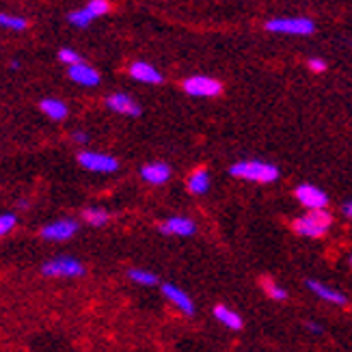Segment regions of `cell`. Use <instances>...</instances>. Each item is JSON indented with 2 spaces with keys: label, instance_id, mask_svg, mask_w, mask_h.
I'll return each instance as SVG.
<instances>
[{
  "label": "cell",
  "instance_id": "6da1fadb",
  "mask_svg": "<svg viewBox=\"0 0 352 352\" xmlns=\"http://www.w3.org/2000/svg\"><path fill=\"white\" fill-rule=\"evenodd\" d=\"M229 175L246 182L270 184L279 180V169L270 163H261V160H240L229 167Z\"/></svg>",
  "mask_w": 352,
  "mask_h": 352
},
{
  "label": "cell",
  "instance_id": "7a4b0ae2",
  "mask_svg": "<svg viewBox=\"0 0 352 352\" xmlns=\"http://www.w3.org/2000/svg\"><path fill=\"white\" fill-rule=\"evenodd\" d=\"M331 223H333V216L327 212V208H320V210H309V214L296 218V221L292 223V227H294L298 236L322 238L329 231Z\"/></svg>",
  "mask_w": 352,
  "mask_h": 352
},
{
  "label": "cell",
  "instance_id": "3957f363",
  "mask_svg": "<svg viewBox=\"0 0 352 352\" xmlns=\"http://www.w3.org/2000/svg\"><path fill=\"white\" fill-rule=\"evenodd\" d=\"M266 31L277 35H296L307 37L316 33V24L309 18H274L266 22Z\"/></svg>",
  "mask_w": 352,
  "mask_h": 352
},
{
  "label": "cell",
  "instance_id": "277c9868",
  "mask_svg": "<svg viewBox=\"0 0 352 352\" xmlns=\"http://www.w3.org/2000/svg\"><path fill=\"white\" fill-rule=\"evenodd\" d=\"M182 89L193 97H216L221 95L223 84L210 76H190L182 82Z\"/></svg>",
  "mask_w": 352,
  "mask_h": 352
},
{
  "label": "cell",
  "instance_id": "5b68a950",
  "mask_svg": "<svg viewBox=\"0 0 352 352\" xmlns=\"http://www.w3.org/2000/svg\"><path fill=\"white\" fill-rule=\"evenodd\" d=\"M41 272L46 277H82L84 266L74 257H56L43 263Z\"/></svg>",
  "mask_w": 352,
  "mask_h": 352
},
{
  "label": "cell",
  "instance_id": "8992f818",
  "mask_svg": "<svg viewBox=\"0 0 352 352\" xmlns=\"http://www.w3.org/2000/svg\"><path fill=\"white\" fill-rule=\"evenodd\" d=\"M78 163H80V167H84L86 171H93V173H115L119 169L117 158H113L108 154H99V152H80Z\"/></svg>",
  "mask_w": 352,
  "mask_h": 352
},
{
  "label": "cell",
  "instance_id": "52a82bcc",
  "mask_svg": "<svg viewBox=\"0 0 352 352\" xmlns=\"http://www.w3.org/2000/svg\"><path fill=\"white\" fill-rule=\"evenodd\" d=\"M294 195L298 199L301 205H305L307 210H320V208H327L329 205V197L325 190H320L314 184H301L296 186Z\"/></svg>",
  "mask_w": 352,
  "mask_h": 352
},
{
  "label": "cell",
  "instance_id": "ba28073f",
  "mask_svg": "<svg viewBox=\"0 0 352 352\" xmlns=\"http://www.w3.org/2000/svg\"><path fill=\"white\" fill-rule=\"evenodd\" d=\"M78 231V223L69 221V218H61V221H54L41 229V238L43 240H52V242H63L69 240L74 233Z\"/></svg>",
  "mask_w": 352,
  "mask_h": 352
},
{
  "label": "cell",
  "instance_id": "9c48e42d",
  "mask_svg": "<svg viewBox=\"0 0 352 352\" xmlns=\"http://www.w3.org/2000/svg\"><path fill=\"white\" fill-rule=\"evenodd\" d=\"M195 229H197L195 221L188 216H171L163 225H160V231H163L165 236H180V238L193 236Z\"/></svg>",
  "mask_w": 352,
  "mask_h": 352
},
{
  "label": "cell",
  "instance_id": "30bf717a",
  "mask_svg": "<svg viewBox=\"0 0 352 352\" xmlns=\"http://www.w3.org/2000/svg\"><path fill=\"white\" fill-rule=\"evenodd\" d=\"M163 294L169 303H173L182 314L186 316H193L195 314V303L190 301V296L186 294L184 290H180L178 285H173V283H163Z\"/></svg>",
  "mask_w": 352,
  "mask_h": 352
},
{
  "label": "cell",
  "instance_id": "8fae6325",
  "mask_svg": "<svg viewBox=\"0 0 352 352\" xmlns=\"http://www.w3.org/2000/svg\"><path fill=\"white\" fill-rule=\"evenodd\" d=\"M307 288H309V290L314 292V294H316L320 301H325V303H331V305H337V307H346V305H348L346 294H342L340 290H333V288H329V285H325V283L316 281V279H309V281H307Z\"/></svg>",
  "mask_w": 352,
  "mask_h": 352
},
{
  "label": "cell",
  "instance_id": "7c38bea8",
  "mask_svg": "<svg viewBox=\"0 0 352 352\" xmlns=\"http://www.w3.org/2000/svg\"><path fill=\"white\" fill-rule=\"evenodd\" d=\"M130 76L139 80V82H145V84H160L165 78L163 74L150 63H145V61H134L130 65Z\"/></svg>",
  "mask_w": 352,
  "mask_h": 352
},
{
  "label": "cell",
  "instance_id": "4fadbf2b",
  "mask_svg": "<svg viewBox=\"0 0 352 352\" xmlns=\"http://www.w3.org/2000/svg\"><path fill=\"white\" fill-rule=\"evenodd\" d=\"M106 106L119 115H130V117H139L141 115V106L134 99L126 93H113L106 97Z\"/></svg>",
  "mask_w": 352,
  "mask_h": 352
},
{
  "label": "cell",
  "instance_id": "5bb4252c",
  "mask_svg": "<svg viewBox=\"0 0 352 352\" xmlns=\"http://www.w3.org/2000/svg\"><path fill=\"white\" fill-rule=\"evenodd\" d=\"M69 78L82 84V86H95L99 84V74H97V69H93L91 65H86V63H76V65H69Z\"/></svg>",
  "mask_w": 352,
  "mask_h": 352
},
{
  "label": "cell",
  "instance_id": "9a60e30c",
  "mask_svg": "<svg viewBox=\"0 0 352 352\" xmlns=\"http://www.w3.org/2000/svg\"><path fill=\"white\" fill-rule=\"evenodd\" d=\"M141 178L148 182V184H154V186H160L169 182L171 178V167L165 165V163H150L141 169Z\"/></svg>",
  "mask_w": 352,
  "mask_h": 352
},
{
  "label": "cell",
  "instance_id": "2e32d148",
  "mask_svg": "<svg viewBox=\"0 0 352 352\" xmlns=\"http://www.w3.org/2000/svg\"><path fill=\"white\" fill-rule=\"evenodd\" d=\"M214 318L221 322L223 327H227L229 331H240L242 329V318L233 309H229V307H225V305H216L214 307Z\"/></svg>",
  "mask_w": 352,
  "mask_h": 352
},
{
  "label": "cell",
  "instance_id": "e0dca14e",
  "mask_svg": "<svg viewBox=\"0 0 352 352\" xmlns=\"http://www.w3.org/2000/svg\"><path fill=\"white\" fill-rule=\"evenodd\" d=\"M39 108H41V113L48 117V119H52V121H63L65 117H67V106H65V102H61V99H52V97H48V99H43L41 104H39Z\"/></svg>",
  "mask_w": 352,
  "mask_h": 352
},
{
  "label": "cell",
  "instance_id": "ac0fdd59",
  "mask_svg": "<svg viewBox=\"0 0 352 352\" xmlns=\"http://www.w3.org/2000/svg\"><path fill=\"white\" fill-rule=\"evenodd\" d=\"M210 188V173L208 169H195L188 178V190L193 195H205Z\"/></svg>",
  "mask_w": 352,
  "mask_h": 352
},
{
  "label": "cell",
  "instance_id": "d6986e66",
  "mask_svg": "<svg viewBox=\"0 0 352 352\" xmlns=\"http://www.w3.org/2000/svg\"><path fill=\"white\" fill-rule=\"evenodd\" d=\"M84 221L93 227H104L110 221V214L102 208H89V210H84Z\"/></svg>",
  "mask_w": 352,
  "mask_h": 352
},
{
  "label": "cell",
  "instance_id": "ffe728a7",
  "mask_svg": "<svg viewBox=\"0 0 352 352\" xmlns=\"http://www.w3.org/2000/svg\"><path fill=\"white\" fill-rule=\"evenodd\" d=\"M128 277L132 279L134 283L139 285H156L158 283V277L150 270H141V268H132L128 270Z\"/></svg>",
  "mask_w": 352,
  "mask_h": 352
},
{
  "label": "cell",
  "instance_id": "44dd1931",
  "mask_svg": "<svg viewBox=\"0 0 352 352\" xmlns=\"http://www.w3.org/2000/svg\"><path fill=\"white\" fill-rule=\"evenodd\" d=\"M0 26L9 28V31H26L28 22L20 16H11V13H0Z\"/></svg>",
  "mask_w": 352,
  "mask_h": 352
},
{
  "label": "cell",
  "instance_id": "7402d4cb",
  "mask_svg": "<svg viewBox=\"0 0 352 352\" xmlns=\"http://www.w3.org/2000/svg\"><path fill=\"white\" fill-rule=\"evenodd\" d=\"M69 24H74V26H78V28H84V26H89L95 18L89 13V9H76V11H71L69 13Z\"/></svg>",
  "mask_w": 352,
  "mask_h": 352
},
{
  "label": "cell",
  "instance_id": "603a6c76",
  "mask_svg": "<svg viewBox=\"0 0 352 352\" xmlns=\"http://www.w3.org/2000/svg\"><path fill=\"white\" fill-rule=\"evenodd\" d=\"M261 288H263V292L272 298V301H285L288 298V292L283 290V288H279L274 281H270V279H263L261 281Z\"/></svg>",
  "mask_w": 352,
  "mask_h": 352
},
{
  "label": "cell",
  "instance_id": "cb8c5ba5",
  "mask_svg": "<svg viewBox=\"0 0 352 352\" xmlns=\"http://www.w3.org/2000/svg\"><path fill=\"white\" fill-rule=\"evenodd\" d=\"M86 9H89L93 18H102L110 11V5L108 0H91V3H86Z\"/></svg>",
  "mask_w": 352,
  "mask_h": 352
},
{
  "label": "cell",
  "instance_id": "d4e9b609",
  "mask_svg": "<svg viewBox=\"0 0 352 352\" xmlns=\"http://www.w3.org/2000/svg\"><path fill=\"white\" fill-rule=\"evenodd\" d=\"M58 61L65 63V65L69 67V65H76V63H80L82 58H80V54H78L76 50L63 48V50H58Z\"/></svg>",
  "mask_w": 352,
  "mask_h": 352
},
{
  "label": "cell",
  "instance_id": "484cf974",
  "mask_svg": "<svg viewBox=\"0 0 352 352\" xmlns=\"http://www.w3.org/2000/svg\"><path fill=\"white\" fill-rule=\"evenodd\" d=\"M13 227H16V214H0V236H7Z\"/></svg>",
  "mask_w": 352,
  "mask_h": 352
},
{
  "label": "cell",
  "instance_id": "4316f807",
  "mask_svg": "<svg viewBox=\"0 0 352 352\" xmlns=\"http://www.w3.org/2000/svg\"><path fill=\"white\" fill-rule=\"evenodd\" d=\"M307 67L316 71V74H320V71H327V61L325 58H309V61H307Z\"/></svg>",
  "mask_w": 352,
  "mask_h": 352
},
{
  "label": "cell",
  "instance_id": "83f0119b",
  "mask_svg": "<svg viewBox=\"0 0 352 352\" xmlns=\"http://www.w3.org/2000/svg\"><path fill=\"white\" fill-rule=\"evenodd\" d=\"M342 212H344V216L352 218V201H346V203L342 205Z\"/></svg>",
  "mask_w": 352,
  "mask_h": 352
},
{
  "label": "cell",
  "instance_id": "f1b7e54d",
  "mask_svg": "<svg viewBox=\"0 0 352 352\" xmlns=\"http://www.w3.org/2000/svg\"><path fill=\"white\" fill-rule=\"evenodd\" d=\"M74 141H76V143H86V141H89V137H86L84 132H76V134H74Z\"/></svg>",
  "mask_w": 352,
  "mask_h": 352
},
{
  "label": "cell",
  "instance_id": "f546056e",
  "mask_svg": "<svg viewBox=\"0 0 352 352\" xmlns=\"http://www.w3.org/2000/svg\"><path fill=\"white\" fill-rule=\"evenodd\" d=\"M307 329H309L312 333H322V327L316 325V322H307Z\"/></svg>",
  "mask_w": 352,
  "mask_h": 352
},
{
  "label": "cell",
  "instance_id": "4dcf8cb0",
  "mask_svg": "<svg viewBox=\"0 0 352 352\" xmlns=\"http://www.w3.org/2000/svg\"><path fill=\"white\" fill-rule=\"evenodd\" d=\"M350 266H352V257H350Z\"/></svg>",
  "mask_w": 352,
  "mask_h": 352
}]
</instances>
